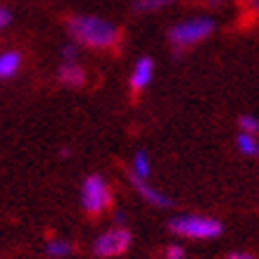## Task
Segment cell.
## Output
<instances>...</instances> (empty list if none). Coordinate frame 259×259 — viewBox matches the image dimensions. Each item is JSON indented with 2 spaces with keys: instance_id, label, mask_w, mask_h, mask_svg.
<instances>
[{
  "instance_id": "1",
  "label": "cell",
  "mask_w": 259,
  "mask_h": 259,
  "mask_svg": "<svg viewBox=\"0 0 259 259\" xmlns=\"http://www.w3.org/2000/svg\"><path fill=\"white\" fill-rule=\"evenodd\" d=\"M69 33L76 43H83L88 48H112L119 38L117 26L107 19L91 15L71 17L69 19Z\"/></svg>"
},
{
  "instance_id": "2",
  "label": "cell",
  "mask_w": 259,
  "mask_h": 259,
  "mask_svg": "<svg viewBox=\"0 0 259 259\" xmlns=\"http://www.w3.org/2000/svg\"><path fill=\"white\" fill-rule=\"evenodd\" d=\"M176 236L181 238H193V240H212L221 236V224L212 217H200V214H186V217H176L169 224Z\"/></svg>"
},
{
  "instance_id": "3",
  "label": "cell",
  "mask_w": 259,
  "mask_h": 259,
  "mask_svg": "<svg viewBox=\"0 0 259 259\" xmlns=\"http://www.w3.org/2000/svg\"><path fill=\"white\" fill-rule=\"evenodd\" d=\"M212 31H214V19H209V17H193V19H186V22H179L176 26H171L169 40L176 48H190L200 43V40H204Z\"/></svg>"
},
{
  "instance_id": "4",
  "label": "cell",
  "mask_w": 259,
  "mask_h": 259,
  "mask_svg": "<svg viewBox=\"0 0 259 259\" xmlns=\"http://www.w3.org/2000/svg\"><path fill=\"white\" fill-rule=\"evenodd\" d=\"M81 204L88 214H100L112 204V190L100 174H91L81 186Z\"/></svg>"
},
{
  "instance_id": "5",
  "label": "cell",
  "mask_w": 259,
  "mask_h": 259,
  "mask_svg": "<svg viewBox=\"0 0 259 259\" xmlns=\"http://www.w3.org/2000/svg\"><path fill=\"white\" fill-rule=\"evenodd\" d=\"M128 243H131V233L126 228L117 226L105 231L98 240L93 243V252L98 257H117L121 252L128 250Z\"/></svg>"
},
{
  "instance_id": "6",
  "label": "cell",
  "mask_w": 259,
  "mask_h": 259,
  "mask_svg": "<svg viewBox=\"0 0 259 259\" xmlns=\"http://www.w3.org/2000/svg\"><path fill=\"white\" fill-rule=\"evenodd\" d=\"M131 183H134V188L138 190V195H141L143 200H148V204H155V207H169V197L152 188V186L148 183V179H138V176L131 174Z\"/></svg>"
},
{
  "instance_id": "7",
  "label": "cell",
  "mask_w": 259,
  "mask_h": 259,
  "mask_svg": "<svg viewBox=\"0 0 259 259\" xmlns=\"http://www.w3.org/2000/svg\"><path fill=\"white\" fill-rule=\"evenodd\" d=\"M152 81V60L150 57H141L134 67V74H131V88L134 91H143Z\"/></svg>"
},
{
  "instance_id": "8",
  "label": "cell",
  "mask_w": 259,
  "mask_h": 259,
  "mask_svg": "<svg viewBox=\"0 0 259 259\" xmlns=\"http://www.w3.org/2000/svg\"><path fill=\"white\" fill-rule=\"evenodd\" d=\"M57 76H60L64 86H81L86 81V74L76 62H64L60 67V71H57Z\"/></svg>"
},
{
  "instance_id": "9",
  "label": "cell",
  "mask_w": 259,
  "mask_h": 259,
  "mask_svg": "<svg viewBox=\"0 0 259 259\" xmlns=\"http://www.w3.org/2000/svg\"><path fill=\"white\" fill-rule=\"evenodd\" d=\"M238 150L243 152L245 157H257L259 155V138L252 134H245V131H240V136H238Z\"/></svg>"
},
{
  "instance_id": "10",
  "label": "cell",
  "mask_w": 259,
  "mask_h": 259,
  "mask_svg": "<svg viewBox=\"0 0 259 259\" xmlns=\"http://www.w3.org/2000/svg\"><path fill=\"white\" fill-rule=\"evenodd\" d=\"M17 69H19V55L17 53H3L0 55V79L15 76Z\"/></svg>"
},
{
  "instance_id": "11",
  "label": "cell",
  "mask_w": 259,
  "mask_h": 259,
  "mask_svg": "<svg viewBox=\"0 0 259 259\" xmlns=\"http://www.w3.org/2000/svg\"><path fill=\"white\" fill-rule=\"evenodd\" d=\"M131 174L134 176H138V179H150V157L148 152H143V150H138L134 155V162H131Z\"/></svg>"
},
{
  "instance_id": "12",
  "label": "cell",
  "mask_w": 259,
  "mask_h": 259,
  "mask_svg": "<svg viewBox=\"0 0 259 259\" xmlns=\"http://www.w3.org/2000/svg\"><path fill=\"white\" fill-rule=\"evenodd\" d=\"M71 250H74V247H71V243L60 240V238H55V240H50V243L46 245V254H48V257H55V259L69 257Z\"/></svg>"
},
{
  "instance_id": "13",
  "label": "cell",
  "mask_w": 259,
  "mask_h": 259,
  "mask_svg": "<svg viewBox=\"0 0 259 259\" xmlns=\"http://www.w3.org/2000/svg\"><path fill=\"white\" fill-rule=\"evenodd\" d=\"M174 0H136V12H155L166 5H171Z\"/></svg>"
},
{
  "instance_id": "14",
  "label": "cell",
  "mask_w": 259,
  "mask_h": 259,
  "mask_svg": "<svg viewBox=\"0 0 259 259\" xmlns=\"http://www.w3.org/2000/svg\"><path fill=\"white\" fill-rule=\"evenodd\" d=\"M238 124L243 128L245 134H252V136H259V119L257 117H250V114H243L238 119Z\"/></svg>"
},
{
  "instance_id": "15",
  "label": "cell",
  "mask_w": 259,
  "mask_h": 259,
  "mask_svg": "<svg viewBox=\"0 0 259 259\" xmlns=\"http://www.w3.org/2000/svg\"><path fill=\"white\" fill-rule=\"evenodd\" d=\"M166 259H186V250L181 247V245H169L164 252Z\"/></svg>"
},
{
  "instance_id": "16",
  "label": "cell",
  "mask_w": 259,
  "mask_h": 259,
  "mask_svg": "<svg viewBox=\"0 0 259 259\" xmlns=\"http://www.w3.org/2000/svg\"><path fill=\"white\" fill-rule=\"evenodd\" d=\"M62 57H64V62H74L76 60V48L71 46V43H67L62 48Z\"/></svg>"
},
{
  "instance_id": "17",
  "label": "cell",
  "mask_w": 259,
  "mask_h": 259,
  "mask_svg": "<svg viewBox=\"0 0 259 259\" xmlns=\"http://www.w3.org/2000/svg\"><path fill=\"white\" fill-rule=\"evenodd\" d=\"M8 22H10V12H8V10L0 8V29H3V26H5Z\"/></svg>"
},
{
  "instance_id": "18",
  "label": "cell",
  "mask_w": 259,
  "mask_h": 259,
  "mask_svg": "<svg viewBox=\"0 0 259 259\" xmlns=\"http://www.w3.org/2000/svg\"><path fill=\"white\" fill-rule=\"evenodd\" d=\"M228 259H254V257L247 254V252H233V254H228Z\"/></svg>"
},
{
  "instance_id": "19",
  "label": "cell",
  "mask_w": 259,
  "mask_h": 259,
  "mask_svg": "<svg viewBox=\"0 0 259 259\" xmlns=\"http://www.w3.org/2000/svg\"><path fill=\"white\" fill-rule=\"evenodd\" d=\"M124 221H126V214H121V212L114 214V224H124Z\"/></svg>"
},
{
  "instance_id": "20",
  "label": "cell",
  "mask_w": 259,
  "mask_h": 259,
  "mask_svg": "<svg viewBox=\"0 0 259 259\" xmlns=\"http://www.w3.org/2000/svg\"><path fill=\"white\" fill-rule=\"evenodd\" d=\"M250 3H252V8H254V10L259 12V0H250Z\"/></svg>"
},
{
  "instance_id": "21",
  "label": "cell",
  "mask_w": 259,
  "mask_h": 259,
  "mask_svg": "<svg viewBox=\"0 0 259 259\" xmlns=\"http://www.w3.org/2000/svg\"><path fill=\"white\" fill-rule=\"evenodd\" d=\"M224 0H209V5H221Z\"/></svg>"
}]
</instances>
